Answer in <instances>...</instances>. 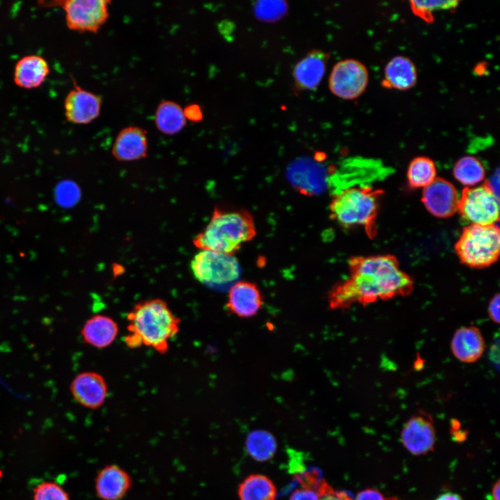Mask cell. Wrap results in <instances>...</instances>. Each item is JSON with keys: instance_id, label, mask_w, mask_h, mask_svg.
I'll return each mask as SVG.
<instances>
[{"instance_id": "12", "label": "cell", "mask_w": 500, "mask_h": 500, "mask_svg": "<svg viewBox=\"0 0 500 500\" xmlns=\"http://www.w3.org/2000/svg\"><path fill=\"white\" fill-rule=\"evenodd\" d=\"M422 201L428 211L437 217H448L458 211L459 199L456 189L441 178H436L424 188Z\"/></svg>"}, {"instance_id": "21", "label": "cell", "mask_w": 500, "mask_h": 500, "mask_svg": "<svg viewBox=\"0 0 500 500\" xmlns=\"http://www.w3.org/2000/svg\"><path fill=\"white\" fill-rule=\"evenodd\" d=\"M49 72V64L43 57L25 56L15 66L13 80L15 85L21 88H37L44 83Z\"/></svg>"}, {"instance_id": "32", "label": "cell", "mask_w": 500, "mask_h": 500, "mask_svg": "<svg viewBox=\"0 0 500 500\" xmlns=\"http://www.w3.org/2000/svg\"><path fill=\"white\" fill-rule=\"evenodd\" d=\"M323 480L308 477L303 481L302 486L295 490L289 500H319V486Z\"/></svg>"}, {"instance_id": "31", "label": "cell", "mask_w": 500, "mask_h": 500, "mask_svg": "<svg viewBox=\"0 0 500 500\" xmlns=\"http://www.w3.org/2000/svg\"><path fill=\"white\" fill-rule=\"evenodd\" d=\"M80 190L78 185L70 181H65L59 183L55 191L57 203L65 208L76 204L80 198Z\"/></svg>"}, {"instance_id": "24", "label": "cell", "mask_w": 500, "mask_h": 500, "mask_svg": "<svg viewBox=\"0 0 500 500\" xmlns=\"http://www.w3.org/2000/svg\"><path fill=\"white\" fill-rule=\"evenodd\" d=\"M238 495L240 500H275L276 489L266 476L252 474L240 483Z\"/></svg>"}, {"instance_id": "20", "label": "cell", "mask_w": 500, "mask_h": 500, "mask_svg": "<svg viewBox=\"0 0 500 500\" xmlns=\"http://www.w3.org/2000/svg\"><path fill=\"white\" fill-rule=\"evenodd\" d=\"M417 81L415 63L408 57L398 55L386 63L381 83L384 88L405 91L412 88Z\"/></svg>"}, {"instance_id": "4", "label": "cell", "mask_w": 500, "mask_h": 500, "mask_svg": "<svg viewBox=\"0 0 500 500\" xmlns=\"http://www.w3.org/2000/svg\"><path fill=\"white\" fill-rule=\"evenodd\" d=\"M381 191L352 187L334 194L330 203L332 218L344 227L361 226L372 238L376 233V218Z\"/></svg>"}, {"instance_id": "13", "label": "cell", "mask_w": 500, "mask_h": 500, "mask_svg": "<svg viewBox=\"0 0 500 500\" xmlns=\"http://www.w3.org/2000/svg\"><path fill=\"white\" fill-rule=\"evenodd\" d=\"M69 389L76 402L92 410L100 408L108 395V385L103 376L94 372H85L76 375Z\"/></svg>"}, {"instance_id": "26", "label": "cell", "mask_w": 500, "mask_h": 500, "mask_svg": "<svg viewBox=\"0 0 500 500\" xmlns=\"http://www.w3.org/2000/svg\"><path fill=\"white\" fill-rule=\"evenodd\" d=\"M453 173L455 178L466 188L476 186L483 181L485 176L483 165L473 156H465L458 160Z\"/></svg>"}, {"instance_id": "23", "label": "cell", "mask_w": 500, "mask_h": 500, "mask_svg": "<svg viewBox=\"0 0 500 500\" xmlns=\"http://www.w3.org/2000/svg\"><path fill=\"white\" fill-rule=\"evenodd\" d=\"M183 109L177 103L165 100L160 103L155 113L157 128L166 135L179 133L186 124Z\"/></svg>"}, {"instance_id": "34", "label": "cell", "mask_w": 500, "mask_h": 500, "mask_svg": "<svg viewBox=\"0 0 500 500\" xmlns=\"http://www.w3.org/2000/svg\"><path fill=\"white\" fill-rule=\"evenodd\" d=\"M499 294L494 295L490 300L488 307V316L494 323H499Z\"/></svg>"}, {"instance_id": "8", "label": "cell", "mask_w": 500, "mask_h": 500, "mask_svg": "<svg viewBox=\"0 0 500 500\" xmlns=\"http://www.w3.org/2000/svg\"><path fill=\"white\" fill-rule=\"evenodd\" d=\"M57 3L64 10L68 28L80 33H97L108 18V7L111 2L108 0H67Z\"/></svg>"}, {"instance_id": "39", "label": "cell", "mask_w": 500, "mask_h": 500, "mask_svg": "<svg viewBox=\"0 0 500 500\" xmlns=\"http://www.w3.org/2000/svg\"><path fill=\"white\" fill-rule=\"evenodd\" d=\"M387 500H399V499H397L396 498H390V499H387Z\"/></svg>"}, {"instance_id": "6", "label": "cell", "mask_w": 500, "mask_h": 500, "mask_svg": "<svg viewBox=\"0 0 500 500\" xmlns=\"http://www.w3.org/2000/svg\"><path fill=\"white\" fill-rule=\"evenodd\" d=\"M194 278L216 290L230 288L238 281L241 269L233 255L210 250H201L190 263Z\"/></svg>"}, {"instance_id": "7", "label": "cell", "mask_w": 500, "mask_h": 500, "mask_svg": "<svg viewBox=\"0 0 500 500\" xmlns=\"http://www.w3.org/2000/svg\"><path fill=\"white\" fill-rule=\"evenodd\" d=\"M458 211L469 224L495 225L499 218V197L485 183L465 188L458 201Z\"/></svg>"}, {"instance_id": "29", "label": "cell", "mask_w": 500, "mask_h": 500, "mask_svg": "<svg viewBox=\"0 0 500 500\" xmlns=\"http://www.w3.org/2000/svg\"><path fill=\"white\" fill-rule=\"evenodd\" d=\"M458 1H410V8L414 14L426 22H432L433 12L440 10L455 8Z\"/></svg>"}, {"instance_id": "16", "label": "cell", "mask_w": 500, "mask_h": 500, "mask_svg": "<svg viewBox=\"0 0 500 500\" xmlns=\"http://www.w3.org/2000/svg\"><path fill=\"white\" fill-rule=\"evenodd\" d=\"M132 485L129 474L117 465H108L97 474L95 492L101 500H121Z\"/></svg>"}, {"instance_id": "9", "label": "cell", "mask_w": 500, "mask_h": 500, "mask_svg": "<svg viewBox=\"0 0 500 500\" xmlns=\"http://www.w3.org/2000/svg\"><path fill=\"white\" fill-rule=\"evenodd\" d=\"M369 83V72L360 61L347 58L338 62L333 67L328 78L331 92L345 100L359 97Z\"/></svg>"}, {"instance_id": "15", "label": "cell", "mask_w": 500, "mask_h": 500, "mask_svg": "<svg viewBox=\"0 0 500 500\" xmlns=\"http://www.w3.org/2000/svg\"><path fill=\"white\" fill-rule=\"evenodd\" d=\"M262 306V296L255 283L246 281H237L229 288L226 308L237 317H253Z\"/></svg>"}, {"instance_id": "38", "label": "cell", "mask_w": 500, "mask_h": 500, "mask_svg": "<svg viewBox=\"0 0 500 500\" xmlns=\"http://www.w3.org/2000/svg\"><path fill=\"white\" fill-rule=\"evenodd\" d=\"M499 480H497L492 488L490 499L491 500H499V490H500Z\"/></svg>"}, {"instance_id": "35", "label": "cell", "mask_w": 500, "mask_h": 500, "mask_svg": "<svg viewBox=\"0 0 500 500\" xmlns=\"http://www.w3.org/2000/svg\"><path fill=\"white\" fill-rule=\"evenodd\" d=\"M183 112L186 119H189L192 122H199L203 118V113L200 106L195 103L188 105L183 108Z\"/></svg>"}, {"instance_id": "14", "label": "cell", "mask_w": 500, "mask_h": 500, "mask_svg": "<svg viewBox=\"0 0 500 500\" xmlns=\"http://www.w3.org/2000/svg\"><path fill=\"white\" fill-rule=\"evenodd\" d=\"M288 176L297 189L306 194L321 192L326 184L324 167L317 160L308 158L293 162L288 168Z\"/></svg>"}, {"instance_id": "25", "label": "cell", "mask_w": 500, "mask_h": 500, "mask_svg": "<svg viewBox=\"0 0 500 500\" xmlns=\"http://www.w3.org/2000/svg\"><path fill=\"white\" fill-rule=\"evenodd\" d=\"M246 448L254 460L264 462L270 460L274 456L277 443L274 435L269 432L256 430L248 435Z\"/></svg>"}, {"instance_id": "3", "label": "cell", "mask_w": 500, "mask_h": 500, "mask_svg": "<svg viewBox=\"0 0 500 500\" xmlns=\"http://www.w3.org/2000/svg\"><path fill=\"white\" fill-rule=\"evenodd\" d=\"M256 234L253 219L244 210L215 208L209 223L193 240L200 250L233 255Z\"/></svg>"}, {"instance_id": "27", "label": "cell", "mask_w": 500, "mask_h": 500, "mask_svg": "<svg viewBox=\"0 0 500 500\" xmlns=\"http://www.w3.org/2000/svg\"><path fill=\"white\" fill-rule=\"evenodd\" d=\"M434 162L426 156L415 158L408 168V180L412 188H426L436 178Z\"/></svg>"}, {"instance_id": "30", "label": "cell", "mask_w": 500, "mask_h": 500, "mask_svg": "<svg viewBox=\"0 0 500 500\" xmlns=\"http://www.w3.org/2000/svg\"><path fill=\"white\" fill-rule=\"evenodd\" d=\"M33 500H69L67 492L58 484L44 481L33 489Z\"/></svg>"}, {"instance_id": "11", "label": "cell", "mask_w": 500, "mask_h": 500, "mask_svg": "<svg viewBox=\"0 0 500 500\" xmlns=\"http://www.w3.org/2000/svg\"><path fill=\"white\" fill-rule=\"evenodd\" d=\"M101 103L99 95L75 85L65 99V117L73 124H88L99 117Z\"/></svg>"}, {"instance_id": "1", "label": "cell", "mask_w": 500, "mask_h": 500, "mask_svg": "<svg viewBox=\"0 0 500 500\" xmlns=\"http://www.w3.org/2000/svg\"><path fill=\"white\" fill-rule=\"evenodd\" d=\"M350 276L335 285L328 293L331 309L344 310L355 303L366 306L378 300H389L411 294L412 278L391 255L353 257Z\"/></svg>"}, {"instance_id": "2", "label": "cell", "mask_w": 500, "mask_h": 500, "mask_svg": "<svg viewBox=\"0 0 500 500\" xmlns=\"http://www.w3.org/2000/svg\"><path fill=\"white\" fill-rule=\"evenodd\" d=\"M126 318L128 324L124 342L131 349L144 345L164 354L169 350L170 340L180 330V318L161 299L136 303Z\"/></svg>"}, {"instance_id": "37", "label": "cell", "mask_w": 500, "mask_h": 500, "mask_svg": "<svg viewBox=\"0 0 500 500\" xmlns=\"http://www.w3.org/2000/svg\"><path fill=\"white\" fill-rule=\"evenodd\" d=\"M435 500H462V499L458 494L445 492L438 496Z\"/></svg>"}, {"instance_id": "17", "label": "cell", "mask_w": 500, "mask_h": 500, "mask_svg": "<svg viewBox=\"0 0 500 500\" xmlns=\"http://www.w3.org/2000/svg\"><path fill=\"white\" fill-rule=\"evenodd\" d=\"M328 53L312 50L294 66L292 74L299 90H314L319 85L326 71Z\"/></svg>"}, {"instance_id": "5", "label": "cell", "mask_w": 500, "mask_h": 500, "mask_svg": "<svg viewBox=\"0 0 500 500\" xmlns=\"http://www.w3.org/2000/svg\"><path fill=\"white\" fill-rule=\"evenodd\" d=\"M499 229L496 225L469 224L456 243L461 262L472 268H484L494 264L499 256Z\"/></svg>"}, {"instance_id": "33", "label": "cell", "mask_w": 500, "mask_h": 500, "mask_svg": "<svg viewBox=\"0 0 500 500\" xmlns=\"http://www.w3.org/2000/svg\"><path fill=\"white\" fill-rule=\"evenodd\" d=\"M319 500H354L346 492L335 490L324 480L319 487Z\"/></svg>"}, {"instance_id": "36", "label": "cell", "mask_w": 500, "mask_h": 500, "mask_svg": "<svg viewBox=\"0 0 500 500\" xmlns=\"http://www.w3.org/2000/svg\"><path fill=\"white\" fill-rule=\"evenodd\" d=\"M354 500H387V499L377 490L365 489L358 492Z\"/></svg>"}, {"instance_id": "22", "label": "cell", "mask_w": 500, "mask_h": 500, "mask_svg": "<svg viewBox=\"0 0 500 500\" xmlns=\"http://www.w3.org/2000/svg\"><path fill=\"white\" fill-rule=\"evenodd\" d=\"M118 333L117 323L104 315H95L90 317L81 331L84 343L97 349H104L112 344Z\"/></svg>"}, {"instance_id": "28", "label": "cell", "mask_w": 500, "mask_h": 500, "mask_svg": "<svg viewBox=\"0 0 500 500\" xmlns=\"http://www.w3.org/2000/svg\"><path fill=\"white\" fill-rule=\"evenodd\" d=\"M288 6L284 1H259L253 6L256 17L265 22H275L287 12Z\"/></svg>"}, {"instance_id": "10", "label": "cell", "mask_w": 500, "mask_h": 500, "mask_svg": "<svg viewBox=\"0 0 500 500\" xmlns=\"http://www.w3.org/2000/svg\"><path fill=\"white\" fill-rule=\"evenodd\" d=\"M401 442L411 454L425 455L433 449L435 430L433 420L428 413L420 411L405 423L401 432Z\"/></svg>"}, {"instance_id": "18", "label": "cell", "mask_w": 500, "mask_h": 500, "mask_svg": "<svg viewBox=\"0 0 500 500\" xmlns=\"http://www.w3.org/2000/svg\"><path fill=\"white\" fill-rule=\"evenodd\" d=\"M451 351L454 357L465 363L479 360L485 349V342L480 329L475 326H462L453 333Z\"/></svg>"}, {"instance_id": "19", "label": "cell", "mask_w": 500, "mask_h": 500, "mask_svg": "<svg viewBox=\"0 0 500 500\" xmlns=\"http://www.w3.org/2000/svg\"><path fill=\"white\" fill-rule=\"evenodd\" d=\"M148 151L147 131L138 126H127L117 134L112 148L119 161H133L146 157Z\"/></svg>"}]
</instances>
